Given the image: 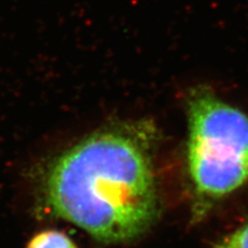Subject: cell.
Segmentation results:
<instances>
[{"label":"cell","mask_w":248,"mask_h":248,"mask_svg":"<svg viewBox=\"0 0 248 248\" xmlns=\"http://www.w3.org/2000/svg\"><path fill=\"white\" fill-rule=\"evenodd\" d=\"M46 198L57 216L110 244L142 236L159 215L149 151L123 130L93 134L62 153L50 168Z\"/></svg>","instance_id":"obj_1"},{"label":"cell","mask_w":248,"mask_h":248,"mask_svg":"<svg viewBox=\"0 0 248 248\" xmlns=\"http://www.w3.org/2000/svg\"><path fill=\"white\" fill-rule=\"evenodd\" d=\"M187 115L192 216L199 221L248 181V117L202 86L189 93Z\"/></svg>","instance_id":"obj_2"},{"label":"cell","mask_w":248,"mask_h":248,"mask_svg":"<svg viewBox=\"0 0 248 248\" xmlns=\"http://www.w3.org/2000/svg\"><path fill=\"white\" fill-rule=\"evenodd\" d=\"M26 248H78L73 240L57 230H46L36 234Z\"/></svg>","instance_id":"obj_3"},{"label":"cell","mask_w":248,"mask_h":248,"mask_svg":"<svg viewBox=\"0 0 248 248\" xmlns=\"http://www.w3.org/2000/svg\"><path fill=\"white\" fill-rule=\"evenodd\" d=\"M213 248H248V222L217 242Z\"/></svg>","instance_id":"obj_4"}]
</instances>
